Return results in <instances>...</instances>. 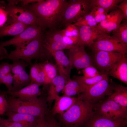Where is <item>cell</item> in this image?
Masks as SVG:
<instances>
[{"instance_id":"6da1fadb","label":"cell","mask_w":127,"mask_h":127,"mask_svg":"<svg viewBox=\"0 0 127 127\" xmlns=\"http://www.w3.org/2000/svg\"><path fill=\"white\" fill-rule=\"evenodd\" d=\"M67 1L66 0H40L22 7L37 18L41 26L49 29H56L59 25Z\"/></svg>"},{"instance_id":"7a4b0ae2","label":"cell","mask_w":127,"mask_h":127,"mask_svg":"<svg viewBox=\"0 0 127 127\" xmlns=\"http://www.w3.org/2000/svg\"><path fill=\"white\" fill-rule=\"evenodd\" d=\"M68 110L60 115L64 127H83L93 115V106L78 97Z\"/></svg>"},{"instance_id":"3957f363","label":"cell","mask_w":127,"mask_h":127,"mask_svg":"<svg viewBox=\"0 0 127 127\" xmlns=\"http://www.w3.org/2000/svg\"><path fill=\"white\" fill-rule=\"evenodd\" d=\"M7 100V111L28 114L38 117H45L48 115L47 101L42 97L26 100L10 96Z\"/></svg>"},{"instance_id":"277c9868","label":"cell","mask_w":127,"mask_h":127,"mask_svg":"<svg viewBox=\"0 0 127 127\" xmlns=\"http://www.w3.org/2000/svg\"><path fill=\"white\" fill-rule=\"evenodd\" d=\"M115 85L111 83L107 77L94 85H87L84 91L78 97L93 106L110 95L114 90Z\"/></svg>"},{"instance_id":"5b68a950","label":"cell","mask_w":127,"mask_h":127,"mask_svg":"<svg viewBox=\"0 0 127 127\" xmlns=\"http://www.w3.org/2000/svg\"><path fill=\"white\" fill-rule=\"evenodd\" d=\"M44 32L24 46L16 48L14 50L11 51L4 59H21L31 65L33 60L40 58L41 57Z\"/></svg>"},{"instance_id":"8992f818","label":"cell","mask_w":127,"mask_h":127,"mask_svg":"<svg viewBox=\"0 0 127 127\" xmlns=\"http://www.w3.org/2000/svg\"><path fill=\"white\" fill-rule=\"evenodd\" d=\"M91 8L89 0H69L67 1L60 22L59 27H66L72 23L75 22L80 18L89 14Z\"/></svg>"},{"instance_id":"52a82bcc","label":"cell","mask_w":127,"mask_h":127,"mask_svg":"<svg viewBox=\"0 0 127 127\" xmlns=\"http://www.w3.org/2000/svg\"><path fill=\"white\" fill-rule=\"evenodd\" d=\"M94 113L113 120L127 119V110L108 98L93 106Z\"/></svg>"},{"instance_id":"ba28073f","label":"cell","mask_w":127,"mask_h":127,"mask_svg":"<svg viewBox=\"0 0 127 127\" xmlns=\"http://www.w3.org/2000/svg\"><path fill=\"white\" fill-rule=\"evenodd\" d=\"M89 47L93 52H114L123 54H126L127 52V46L114 35L110 36L107 33L100 34Z\"/></svg>"},{"instance_id":"9c48e42d","label":"cell","mask_w":127,"mask_h":127,"mask_svg":"<svg viewBox=\"0 0 127 127\" xmlns=\"http://www.w3.org/2000/svg\"><path fill=\"white\" fill-rule=\"evenodd\" d=\"M8 1V4L3 8L12 19L28 25L41 26L39 20L32 13Z\"/></svg>"},{"instance_id":"30bf717a","label":"cell","mask_w":127,"mask_h":127,"mask_svg":"<svg viewBox=\"0 0 127 127\" xmlns=\"http://www.w3.org/2000/svg\"><path fill=\"white\" fill-rule=\"evenodd\" d=\"M45 29L41 26L29 25L19 34L9 40L1 43L0 46L4 48L13 45L16 48L21 47L43 33Z\"/></svg>"},{"instance_id":"8fae6325","label":"cell","mask_w":127,"mask_h":127,"mask_svg":"<svg viewBox=\"0 0 127 127\" xmlns=\"http://www.w3.org/2000/svg\"><path fill=\"white\" fill-rule=\"evenodd\" d=\"M73 46L67 45L64 43L61 30L49 29L48 31L44 32L42 52L44 54L47 52L49 53L64 49H69Z\"/></svg>"},{"instance_id":"7c38bea8","label":"cell","mask_w":127,"mask_h":127,"mask_svg":"<svg viewBox=\"0 0 127 127\" xmlns=\"http://www.w3.org/2000/svg\"><path fill=\"white\" fill-rule=\"evenodd\" d=\"M93 52V65L94 64L101 74L107 75L112 65L124 55L114 52L97 51Z\"/></svg>"},{"instance_id":"4fadbf2b","label":"cell","mask_w":127,"mask_h":127,"mask_svg":"<svg viewBox=\"0 0 127 127\" xmlns=\"http://www.w3.org/2000/svg\"><path fill=\"white\" fill-rule=\"evenodd\" d=\"M67 56L72 67L77 70L93 65L92 59L86 51L84 46H73L68 49Z\"/></svg>"},{"instance_id":"5bb4252c","label":"cell","mask_w":127,"mask_h":127,"mask_svg":"<svg viewBox=\"0 0 127 127\" xmlns=\"http://www.w3.org/2000/svg\"><path fill=\"white\" fill-rule=\"evenodd\" d=\"M53 57L60 75L68 81L71 79L70 75L72 67L69 60L63 50L51 52L49 53Z\"/></svg>"},{"instance_id":"9a60e30c","label":"cell","mask_w":127,"mask_h":127,"mask_svg":"<svg viewBox=\"0 0 127 127\" xmlns=\"http://www.w3.org/2000/svg\"><path fill=\"white\" fill-rule=\"evenodd\" d=\"M127 124V119L113 120L94 113L83 127H123L126 126Z\"/></svg>"},{"instance_id":"2e32d148","label":"cell","mask_w":127,"mask_h":127,"mask_svg":"<svg viewBox=\"0 0 127 127\" xmlns=\"http://www.w3.org/2000/svg\"><path fill=\"white\" fill-rule=\"evenodd\" d=\"M79 30L78 42L76 45L90 47L101 34L97 28H94L88 26H76Z\"/></svg>"},{"instance_id":"e0dca14e","label":"cell","mask_w":127,"mask_h":127,"mask_svg":"<svg viewBox=\"0 0 127 127\" xmlns=\"http://www.w3.org/2000/svg\"><path fill=\"white\" fill-rule=\"evenodd\" d=\"M127 54V53H126ZM126 54L112 66L107 75L127 84V58Z\"/></svg>"},{"instance_id":"ac0fdd59","label":"cell","mask_w":127,"mask_h":127,"mask_svg":"<svg viewBox=\"0 0 127 127\" xmlns=\"http://www.w3.org/2000/svg\"><path fill=\"white\" fill-rule=\"evenodd\" d=\"M40 86L36 83H31L18 91H10L7 94L12 97L30 100L38 97L41 95V92L40 88Z\"/></svg>"},{"instance_id":"d6986e66","label":"cell","mask_w":127,"mask_h":127,"mask_svg":"<svg viewBox=\"0 0 127 127\" xmlns=\"http://www.w3.org/2000/svg\"><path fill=\"white\" fill-rule=\"evenodd\" d=\"M10 121L19 123L25 127H37L39 117L27 114L7 111L5 114Z\"/></svg>"},{"instance_id":"ffe728a7","label":"cell","mask_w":127,"mask_h":127,"mask_svg":"<svg viewBox=\"0 0 127 127\" xmlns=\"http://www.w3.org/2000/svg\"><path fill=\"white\" fill-rule=\"evenodd\" d=\"M68 81L63 76L57 75L49 83L50 88L47 99V101L51 103L59 96V93L63 90Z\"/></svg>"},{"instance_id":"44dd1931","label":"cell","mask_w":127,"mask_h":127,"mask_svg":"<svg viewBox=\"0 0 127 127\" xmlns=\"http://www.w3.org/2000/svg\"><path fill=\"white\" fill-rule=\"evenodd\" d=\"M77 99V97L64 95L58 96L54 100V104L52 110V114H63L72 105Z\"/></svg>"},{"instance_id":"7402d4cb","label":"cell","mask_w":127,"mask_h":127,"mask_svg":"<svg viewBox=\"0 0 127 127\" xmlns=\"http://www.w3.org/2000/svg\"><path fill=\"white\" fill-rule=\"evenodd\" d=\"M127 110V87L119 84L115 85L114 90L108 97Z\"/></svg>"},{"instance_id":"603a6c76","label":"cell","mask_w":127,"mask_h":127,"mask_svg":"<svg viewBox=\"0 0 127 127\" xmlns=\"http://www.w3.org/2000/svg\"><path fill=\"white\" fill-rule=\"evenodd\" d=\"M63 40L67 45L73 46L77 45L79 38L78 27L73 24H70L65 29L61 30Z\"/></svg>"},{"instance_id":"cb8c5ba5","label":"cell","mask_w":127,"mask_h":127,"mask_svg":"<svg viewBox=\"0 0 127 127\" xmlns=\"http://www.w3.org/2000/svg\"><path fill=\"white\" fill-rule=\"evenodd\" d=\"M8 25L0 28V37L6 36H16L23 32L29 25L13 20Z\"/></svg>"},{"instance_id":"d4e9b609","label":"cell","mask_w":127,"mask_h":127,"mask_svg":"<svg viewBox=\"0 0 127 127\" xmlns=\"http://www.w3.org/2000/svg\"><path fill=\"white\" fill-rule=\"evenodd\" d=\"M87 86L78 80L71 79L66 84L62 91L64 95L71 97L78 95L84 91Z\"/></svg>"},{"instance_id":"484cf974","label":"cell","mask_w":127,"mask_h":127,"mask_svg":"<svg viewBox=\"0 0 127 127\" xmlns=\"http://www.w3.org/2000/svg\"><path fill=\"white\" fill-rule=\"evenodd\" d=\"M123 19L122 13L119 8L107 14L106 19L108 22L106 33L109 34L117 29L121 23Z\"/></svg>"},{"instance_id":"4316f807","label":"cell","mask_w":127,"mask_h":127,"mask_svg":"<svg viewBox=\"0 0 127 127\" xmlns=\"http://www.w3.org/2000/svg\"><path fill=\"white\" fill-rule=\"evenodd\" d=\"M13 80L11 91H18L31 83L29 75L26 70L22 71L18 74L13 75Z\"/></svg>"},{"instance_id":"83f0119b","label":"cell","mask_w":127,"mask_h":127,"mask_svg":"<svg viewBox=\"0 0 127 127\" xmlns=\"http://www.w3.org/2000/svg\"><path fill=\"white\" fill-rule=\"evenodd\" d=\"M40 64L46 76L45 85L49 84L52 80L58 75L56 66L48 61Z\"/></svg>"},{"instance_id":"f1b7e54d","label":"cell","mask_w":127,"mask_h":127,"mask_svg":"<svg viewBox=\"0 0 127 127\" xmlns=\"http://www.w3.org/2000/svg\"><path fill=\"white\" fill-rule=\"evenodd\" d=\"M91 6L102 7L108 12V11L117 8V6L123 0H89Z\"/></svg>"},{"instance_id":"f546056e","label":"cell","mask_w":127,"mask_h":127,"mask_svg":"<svg viewBox=\"0 0 127 127\" xmlns=\"http://www.w3.org/2000/svg\"><path fill=\"white\" fill-rule=\"evenodd\" d=\"M113 35L127 46V20H125L112 32Z\"/></svg>"},{"instance_id":"4dcf8cb0","label":"cell","mask_w":127,"mask_h":127,"mask_svg":"<svg viewBox=\"0 0 127 127\" xmlns=\"http://www.w3.org/2000/svg\"><path fill=\"white\" fill-rule=\"evenodd\" d=\"M97 24L94 17L89 13L80 18L73 24L76 26H88L94 28H97Z\"/></svg>"},{"instance_id":"1f68e13d","label":"cell","mask_w":127,"mask_h":127,"mask_svg":"<svg viewBox=\"0 0 127 127\" xmlns=\"http://www.w3.org/2000/svg\"><path fill=\"white\" fill-rule=\"evenodd\" d=\"M108 75L102 74L95 77L91 78H87L83 76H74L75 79L78 80L88 86L94 85L101 80L108 77Z\"/></svg>"},{"instance_id":"d6a6232c","label":"cell","mask_w":127,"mask_h":127,"mask_svg":"<svg viewBox=\"0 0 127 127\" xmlns=\"http://www.w3.org/2000/svg\"><path fill=\"white\" fill-rule=\"evenodd\" d=\"M11 60L13 61L12 70L14 75L18 74L22 71L26 70V67L29 65L23 60L14 59Z\"/></svg>"},{"instance_id":"836d02e7","label":"cell","mask_w":127,"mask_h":127,"mask_svg":"<svg viewBox=\"0 0 127 127\" xmlns=\"http://www.w3.org/2000/svg\"><path fill=\"white\" fill-rule=\"evenodd\" d=\"M13 75L11 73L5 74H0V82L4 84L8 89L7 94L12 90L13 82Z\"/></svg>"},{"instance_id":"e575fe53","label":"cell","mask_w":127,"mask_h":127,"mask_svg":"<svg viewBox=\"0 0 127 127\" xmlns=\"http://www.w3.org/2000/svg\"><path fill=\"white\" fill-rule=\"evenodd\" d=\"M82 72L83 76L87 78L94 77L101 74L97 69L92 65L83 69Z\"/></svg>"},{"instance_id":"d590c367","label":"cell","mask_w":127,"mask_h":127,"mask_svg":"<svg viewBox=\"0 0 127 127\" xmlns=\"http://www.w3.org/2000/svg\"><path fill=\"white\" fill-rule=\"evenodd\" d=\"M40 69L41 66L40 63H35L31 65L29 75L31 80V83L34 82Z\"/></svg>"},{"instance_id":"8d00e7d4","label":"cell","mask_w":127,"mask_h":127,"mask_svg":"<svg viewBox=\"0 0 127 127\" xmlns=\"http://www.w3.org/2000/svg\"><path fill=\"white\" fill-rule=\"evenodd\" d=\"M0 125L2 127H25L19 123L11 121L0 117Z\"/></svg>"},{"instance_id":"74e56055","label":"cell","mask_w":127,"mask_h":127,"mask_svg":"<svg viewBox=\"0 0 127 127\" xmlns=\"http://www.w3.org/2000/svg\"><path fill=\"white\" fill-rule=\"evenodd\" d=\"M6 93V92L4 94H0V115H4L8 110V101L5 95Z\"/></svg>"},{"instance_id":"f35d334b","label":"cell","mask_w":127,"mask_h":127,"mask_svg":"<svg viewBox=\"0 0 127 127\" xmlns=\"http://www.w3.org/2000/svg\"><path fill=\"white\" fill-rule=\"evenodd\" d=\"M40 64L41 66L40 70L33 83H36L41 86V85H45L46 77Z\"/></svg>"},{"instance_id":"ab89813d","label":"cell","mask_w":127,"mask_h":127,"mask_svg":"<svg viewBox=\"0 0 127 127\" xmlns=\"http://www.w3.org/2000/svg\"><path fill=\"white\" fill-rule=\"evenodd\" d=\"M108 12L101 7L96 6H91L90 12L89 13L94 17L97 15L107 14Z\"/></svg>"},{"instance_id":"60d3db41","label":"cell","mask_w":127,"mask_h":127,"mask_svg":"<svg viewBox=\"0 0 127 127\" xmlns=\"http://www.w3.org/2000/svg\"><path fill=\"white\" fill-rule=\"evenodd\" d=\"M12 64L3 62L0 64V74H5L12 72Z\"/></svg>"},{"instance_id":"b9f144b4","label":"cell","mask_w":127,"mask_h":127,"mask_svg":"<svg viewBox=\"0 0 127 127\" xmlns=\"http://www.w3.org/2000/svg\"><path fill=\"white\" fill-rule=\"evenodd\" d=\"M117 8L119 9L122 11L123 19L127 20V0H123L117 5Z\"/></svg>"},{"instance_id":"7bdbcfd3","label":"cell","mask_w":127,"mask_h":127,"mask_svg":"<svg viewBox=\"0 0 127 127\" xmlns=\"http://www.w3.org/2000/svg\"><path fill=\"white\" fill-rule=\"evenodd\" d=\"M8 16L4 8L0 6V28L4 25L7 20Z\"/></svg>"},{"instance_id":"ee69618b","label":"cell","mask_w":127,"mask_h":127,"mask_svg":"<svg viewBox=\"0 0 127 127\" xmlns=\"http://www.w3.org/2000/svg\"><path fill=\"white\" fill-rule=\"evenodd\" d=\"M45 119L47 127H61V124L52 117Z\"/></svg>"},{"instance_id":"f6af8a7d","label":"cell","mask_w":127,"mask_h":127,"mask_svg":"<svg viewBox=\"0 0 127 127\" xmlns=\"http://www.w3.org/2000/svg\"><path fill=\"white\" fill-rule=\"evenodd\" d=\"M107 14H103L99 15L94 17L95 20L97 24L106 20L107 18Z\"/></svg>"},{"instance_id":"bcb514c9","label":"cell","mask_w":127,"mask_h":127,"mask_svg":"<svg viewBox=\"0 0 127 127\" xmlns=\"http://www.w3.org/2000/svg\"><path fill=\"white\" fill-rule=\"evenodd\" d=\"M37 127H47L45 117H39Z\"/></svg>"},{"instance_id":"7dc6e473","label":"cell","mask_w":127,"mask_h":127,"mask_svg":"<svg viewBox=\"0 0 127 127\" xmlns=\"http://www.w3.org/2000/svg\"><path fill=\"white\" fill-rule=\"evenodd\" d=\"M8 54L6 50L4 48L0 46V60L4 59Z\"/></svg>"},{"instance_id":"c3c4849f","label":"cell","mask_w":127,"mask_h":127,"mask_svg":"<svg viewBox=\"0 0 127 127\" xmlns=\"http://www.w3.org/2000/svg\"><path fill=\"white\" fill-rule=\"evenodd\" d=\"M40 0H21L20 2H21L22 7H23L25 5L37 2L40 1Z\"/></svg>"},{"instance_id":"681fc988","label":"cell","mask_w":127,"mask_h":127,"mask_svg":"<svg viewBox=\"0 0 127 127\" xmlns=\"http://www.w3.org/2000/svg\"><path fill=\"white\" fill-rule=\"evenodd\" d=\"M123 127H126V126H123Z\"/></svg>"},{"instance_id":"f907efd6","label":"cell","mask_w":127,"mask_h":127,"mask_svg":"<svg viewBox=\"0 0 127 127\" xmlns=\"http://www.w3.org/2000/svg\"><path fill=\"white\" fill-rule=\"evenodd\" d=\"M1 84V83L0 82V85Z\"/></svg>"},{"instance_id":"816d5d0a","label":"cell","mask_w":127,"mask_h":127,"mask_svg":"<svg viewBox=\"0 0 127 127\" xmlns=\"http://www.w3.org/2000/svg\"><path fill=\"white\" fill-rule=\"evenodd\" d=\"M0 127H2L0 125Z\"/></svg>"}]
</instances>
